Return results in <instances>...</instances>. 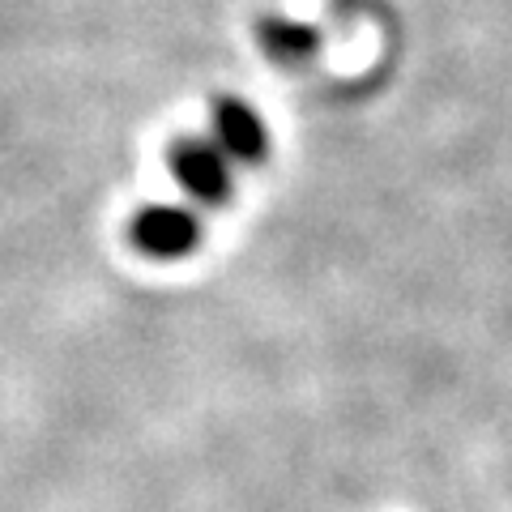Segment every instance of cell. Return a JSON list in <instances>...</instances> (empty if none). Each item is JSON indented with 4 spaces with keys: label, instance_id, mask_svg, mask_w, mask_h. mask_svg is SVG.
<instances>
[{
    "label": "cell",
    "instance_id": "6da1fadb",
    "mask_svg": "<svg viewBox=\"0 0 512 512\" xmlns=\"http://www.w3.org/2000/svg\"><path fill=\"white\" fill-rule=\"evenodd\" d=\"M128 244L150 261H180L201 244V222L180 205H146L128 218Z\"/></svg>",
    "mask_w": 512,
    "mask_h": 512
},
{
    "label": "cell",
    "instance_id": "7a4b0ae2",
    "mask_svg": "<svg viewBox=\"0 0 512 512\" xmlns=\"http://www.w3.org/2000/svg\"><path fill=\"white\" fill-rule=\"evenodd\" d=\"M167 167L180 180V188L188 192L192 201L201 205H222L231 192V175H227V158L214 141L205 137H180L167 150Z\"/></svg>",
    "mask_w": 512,
    "mask_h": 512
},
{
    "label": "cell",
    "instance_id": "3957f363",
    "mask_svg": "<svg viewBox=\"0 0 512 512\" xmlns=\"http://www.w3.org/2000/svg\"><path fill=\"white\" fill-rule=\"evenodd\" d=\"M214 137H218V146L227 154H235V158H256L265 150L261 124H256V116L239 99H218L214 103Z\"/></svg>",
    "mask_w": 512,
    "mask_h": 512
}]
</instances>
